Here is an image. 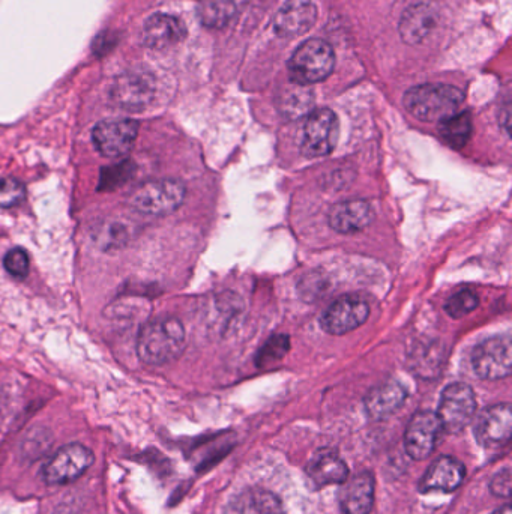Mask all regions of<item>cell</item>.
I'll return each mask as SVG.
<instances>
[{
	"label": "cell",
	"instance_id": "obj_1",
	"mask_svg": "<svg viewBox=\"0 0 512 514\" xmlns=\"http://www.w3.org/2000/svg\"><path fill=\"white\" fill-rule=\"evenodd\" d=\"M185 345L184 325L175 318H158L140 330L137 354L149 366H164L181 357Z\"/></svg>",
	"mask_w": 512,
	"mask_h": 514
},
{
	"label": "cell",
	"instance_id": "obj_2",
	"mask_svg": "<svg viewBox=\"0 0 512 514\" xmlns=\"http://www.w3.org/2000/svg\"><path fill=\"white\" fill-rule=\"evenodd\" d=\"M463 101L460 89L443 83L415 86L403 98L407 112L424 122H442L458 113Z\"/></svg>",
	"mask_w": 512,
	"mask_h": 514
},
{
	"label": "cell",
	"instance_id": "obj_3",
	"mask_svg": "<svg viewBox=\"0 0 512 514\" xmlns=\"http://www.w3.org/2000/svg\"><path fill=\"white\" fill-rule=\"evenodd\" d=\"M334 50L323 40H308L293 53L289 62L290 79L301 86L322 82L334 70Z\"/></svg>",
	"mask_w": 512,
	"mask_h": 514
},
{
	"label": "cell",
	"instance_id": "obj_4",
	"mask_svg": "<svg viewBox=\"0 0 512 514\" xmlns=\"http://www.w3.org/2000/svg\"><path fill=\"white\" fill-rule=\"evenodd\" d=\"M185 187L176 179H155L137 187L130 197L136 211L146 215H167L176 211L185 200Z\"/></svg>",
	"mask_w": 512,
	"mask_h": 514
},
{
	"label": "cell",
	"instance_id": "obj_5",
	"mask_svg": "<svg viewBox=\"0 0 512 514\" xmlns=\"http://www.w3.org/2000/svg\"><path fill=\"white\" fill-rule=\"evenodd\" d=\"M476 397L467 384L448 385L440 396L439 417L442 429L448 433H460L475 417Z\"/></svg>",
	"mask_w": 512,
	"mask_h": 514
},
{
	"label": "cell",
	"instance_id": "obj_6",
	"mask_svg": "<svg viewBox=\"0 0 512 514\" xmlns=\"http://www.w3.org/2000/svg\"><path fill=\"white\" fill-rule=\"evenodd\" d=\"M473 372L481 379L497 381L508 378L512 370V345L508 336L491 337L473 349Z\"/></svg>",
	"mask_w": 512,
	"mask_h": 514
},
{
	"label": "cell",
	"instance_id": "obj_7",
	"mask_svg": "<svg viewBox=\"0 0 512 514\" xmlns=\"http://www.w3.org/2000/svg\"><path fill=\"white\" fill-rule=\"evenodd\" d=\"M340 136V122L329 109H319L308 116L302 136L301 151L305 157L319 158L331 154Z\"/></svg>",
	"mask_w": 512,
	"mask_h": 514
},
{
	"label": "cell",
	"instance_id": "obj_8",
	"mask_svg": "<svg viewBox=\"0 0 512 514\" xmlns=\"http://www.w3.org/2000/svg\"><path fill=\"white\" fill-rule=\"evenodd\" d=\"M139 136V124L133 119H107L95 125L92 142L103 157L121 158L130 154Z\"/></svg>",
	"mask_w": 512,
	"mask_h": 514
},
{
	"label": "cell",
	"instance_id": "obj_9",
	"mask_svg": "<svg viewBox=\"0 0 512 514\" xmlns=\"http://www.w3.org/2000/svg\"><path fill=\"white\" fill-rule=\"evenodd\" d=\"M94 462L95 456L91 448L82 444L65 445L44 466V481L49 484L73 483L82 477Z\"/></svg>",
	"mask_w": 512,
	"mask_h": 514
},
{
	"label": "cell",
	"instance_id": "obj_10",
	"mask_svg": "<svg viewBox=\"0 0 512 514\" xmlns=\"http://www.w3.org/2000/svg\"><path fill=\"white\" fill-rule=\"evenodd\" d=\"M370 307L364 298L346 295L331 304L320 318L323 330L332 336H343L365 324Z\"/></svg>",
	"mask_w": 512,
	"mask_h": 514
},
{
	"label": "cell",
	"instance_id": "obj_11",
	"mask_svg": "<svg viewBox=\"0 0 512 514\" xmlns=\"http://www.w3.org/2000/svg\"><path fill=\"white\" fill-rule=\"evenodd\" d=\"M442 424L436 412L421 411L413 415L404 432V447L412 459L424 460L436 450Z\"/></svg>",
	"mask_w": 512,
	"mask_h": 514
},
{
	"label": "cell",
	"instance_id": "obj_12",
	"mask_svg": "<svg viewBox=\"0 0 512 514\" xmlns=\"http://www.w3.org/2000/svg\"><path fill=\"white\" fill-rule=\"evenodd\" d=\"M475 438L487 448H499L511 441L512 411L509 403H500L485 408L476 417L473 426Z\"/></svg>",
	"mask_w": 512,
	"mask_h": 514
},
{
	"label": "cell",
	"instance_id": "obj_13",
	"mask_svg": "<svg viewBox=\"0 0 512 514\" xmlns=\"http://www.w3.org/2000/svg\"><path fill=\"white\" fill-rule=\"evenodd\" d=\"M317 8L311 0H287L274 20V29L280 37L296 38L313 28Z\"/></svg>",
	"mask_w": 512,
	"mask_h": 514
},
{
	"label": "cell",
	"instance_id": "obj_14",
	"mask_svg": "<svg viewBox=\"0 0 512 514\" xmlns=\"http://www.w3.org/2000/svg\"><path fill=\"white\" fill-rule=\"evenodd\" d=\"M374 220V209L367 200L355 199L337 203L329 211V226L338 233L361 232Z\"/></svg>",
	"mask_w": 512,
	"mask_h": 514
},
{
	"label": "cell",
	"instance_id": "obj_15",
	"mask_svg": "<svg viewBox=\"0 0 512 514\" xmlns=\"http://www.w3.org/2000/svg\"><path fill=\"white\" fill-rule=\"evenodd\" d=\"M466 469L461 462L452 457L443 456L431 463L428 471L419 483V490L427 492H454L463 483Z\"/></svg>",
	"mask_w": 512,
	"mask_h": 514
},
{
	"label": "cell",
	"instance_id": "obj_16",
	"mask_svg": "<svg viewBox=\"0 0 512 514\" xmlns=\"http://www.w3.org/2000/svg\"><path fill=\"white\" fill-rule=\"evenodd\" d=\"M187 35L184 23L169 14H155L143 26L142 41L149 49H167Z\"/></svg>",
	"mask_w": 512,
	"mask_h": 514
},
{
	"label": "cell",
	"instance_id": "obj_17",
	"mask_svg": "<svg viewBox=\"0 0 512 514\" xmlns=\"http://www.w3.org/2000/svg\"><path fill=\"white\" fill-rule=\"evenodd\" d=\"M439 14L428 2H419L407 8L401 17L400 34L404 43L410 46L421 44L434 31Z\"/></svg>",
	"mask_w": 512,
	"mask_h": 514
},
{
	"label": "cell",
	"instance_id": "obj_18",
	"mask_svg": "<svg viewBox=\"0 0 512 514\" xmlns=\"http://www.w3.org/2000/svg\"><path fill=\"white\" fill-rule=\"evenodd\" d=\"M406 399V388L400 382H385L367 394L364 400L365 411L373 420H386L404 405Z\"/></svg>",
	"mask_w": 512,
	"mask_h": 514
},
{
	"label": "cell",
	"instance_id": "obj_19",
	"mask_svg": "<svg viewBox=\"0 0 512 514\" xmlns=\"http://www.w3.org/2000/svg\"><path fill=\"white\" fill-rule=\"evenodd\" d=\"M307 475L316 487L328 484H343L349 477L346 462L334 450H320L311 457L307 465Z\"/></svg>",
	"mask_w": 512,
	"mask_h": 514
},
{
	"label": "cell",
	"instance_id": "obj_20",
	"mask_svg": "<svg viewBox=\"0 0 512 514\" xmlns=\"http://www.w3.org/2000/svg\"><path fill=\"white\" fill-rule=\"evenodd\" d=\"M374 504V477L370 472L355 475L340 490L341 510L346 514H368Z\"/></svg>",
	"mask_w": 512,
	"mask_h": 514
},
{
	"label": "cell",
	"instance_id": "obj_21",
	"mask_svg": "<svg viewBox=\"0 0 512 514\" xmlns=\"http://www.w3.org/2000/svg\"><path fill=\"white\" fill-rule=\"evenodd\" d=\"M224 514H284L277 495L265 489H247L230 499Z\"/></svg>",
	"mask_w": 512,
	"mask_h": 514
},
{
	"label": "cell",
	"instance_id": "obj_22",
	"mask_svg": "<svg viewBox=\"0 0 512 514\" xmlns=\"http://www.w3.org/2000/svg\"><path fill=\"white\" fill-rule=\"evenodd\" d=\"M440 137L451 148L461 149L467 145L472 136V119L469 113H455L439 122Z\"/></svg>",
	"mask_w": 512,
	"mask_h": 514
},
{
	"label": "cell",
	"instance_id": "obj_23",
	"mask_svg": "<svg viewBox=\"0 0 512 514\" xmlns=\"http://www.w3.org/2000/svg\"><path fill=\"white\" fill-rule=\"evenodd\" d=\"M152 89L145 80L134 77L131 80H122L115 89V98L124 109H139L146 106L151 100Z\"/></svg>",
	"mask_w": 512,
	"mask_h": 514
},
{
	"label": "cell",
	"instance_id": "obj_24",
	"mask_svg": "<svg viewBox=\"0 0 512 514\" xmlns=\"http://www.w3.org/2000/svg\"><path fill=\"white\" fill-rule=\"evenodd\" d=\"M236 13L233 0H203L199 8V19L212 29L224 28Z\"/></svg>",
	"mask_w": 512,
	"mask_h": 514
},
{
	"label": "cell",
	"instance_id": "obj_25",
	"mask_svg": "<svg viewBox=\"0 0 512 514\" xmlns=\"http://www.w3.org/2000/svg\"><path fill=\"white\" fill-rule=\"evenodd\" d=\"M313 106V94L305 89V86L296 85L284 94L281 100V112L289 118H301L310 112Z\"/></svg>",
	"mask_w": 512,
	"mask_h": 514
},
{
	"label": "cell",
	"instance_id": "obj_26",
	"mask_svg": "<svg viewBox=\"0 0 512 514\" xmlns=\"http://www.w3.org/2000/svg\"><path fill=\"white\" fill-rule=\"evenodd\" d=\"M26 188L14 176L0 173V208H14L25 202Z\"/></svg>",
	"mask_w": 512,
	"mask_h": 514
},
{
	"label": "cell",
	"instance_id": "obj_27",
	"mask_svg": "<svg viewBox=\"0 0 512 514\" xmlns=\"http://www.w3.org/2000/svg\"><path fill=\"white\" fill-rule=\"evenodd\" d=\"M478 304V294L470 291V289H464V291L457 292L454 297L449 298L445 310L451 318L460 319L472 313L478 307Z\"/></svg>",
	"mask_w": 512,
	"mask_h": 514
},
{
	"label": "cell",
	"instance_id": "obj_28",
	"mask_svg": "<svg viewBox=\"0 0 512 514\" xmlns=\"http://www.w3.org/2000/svg\"><path fill=\"white\" fill-rule=\"evenodd\" d=\"M289 337L287 336H275L271 340H268L263 349H260L259 355H257V364L259 367H266L269 364L277 363L284 355L289 351Z\"/></svg>",
	"mask_w": 512,
	"mask_h": 514
},
{
	"label": "cell",
	"instance_id": "obj_29",
	"mask_svg": "<svg viewBox=\"0 0 512 514\" xmlns=\"http://www.w3.org/2000/svg\"><path fill=\"white\" fill-rule=\"evenodd\" d=\"M4 267L16 279H26L29 274V267H31L28 253L23 248H13L5 254Z\"/></svg>",
	"mask_w": 512,
	"mask_h": 514
},
{
	"label": "cell",
	"instance_id": "obj_30",
	"mask_svg": "<svg viewBox=\"0 0 512 514\" xmlns=\"http://www.w3.org/2000/svg\"><path fill=\"white\" fill-rule=\"evenodd\" d=\"M490 489L493 495L508 498L511 495V469H503L499 474L494 475L490 483Z\"/></svg>",
	"mask_w": 512,
	"mask_h": 514
},
{
	"label": "cell",
	"instance_id": "obj_31",
	"mask_svg": "<svg viewBox=\"0 0 512 514\" xmlns=\"http://www.w3.org/2000/svg\"><path fill=\"white\" fill-rule=\"evenodd\" d=\"M493 514H512L511 505H503V507H500L499 510L494 511Z\"/></svg>",
	"mask_w": 512,
	"mask_h": 514
},
{
	"label": "cell",
	"instance_id": "obj_32",
	"mask_svg": "<svg viewBox=\"0 0 512 514\" xmlns=\"http://www.w3.org/2000/svg\"><path fill=\"white\" fill-rule=\"evenodd\" d=\"M127 232V230L124 229V227H122V229H119L118 232H116L115 229L112 230V233H125ZM116 236H118L119 239H124V236L125 235H110V242H113V238H116Z\"/></svg>",
	"mask_w": 512,
	"mask_h": 514
}]
</instances>
